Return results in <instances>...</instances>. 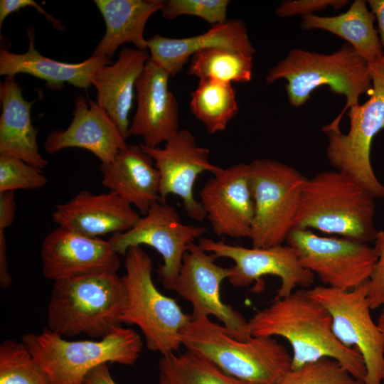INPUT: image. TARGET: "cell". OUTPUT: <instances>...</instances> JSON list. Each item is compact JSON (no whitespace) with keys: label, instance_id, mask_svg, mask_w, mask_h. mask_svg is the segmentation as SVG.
<instances>
[{"label":"cell","instance_id":"obj_15","mask_svg":"<svg viewBox=\"0 0 384 384\" xmlns=\"http://www.w3.org/2000/svg\"><path fill=\"white\" fill-rule=\"evenodd\" d=\"M139 144L159 171L160 201L166 202L169 195L177 196L190 218L203 220L206 215L200 202L195 198L194 183L201 174H214L220 168L210 161L209 149L198 146L188 129H179L162 148Z\"/></svg>","mask_w":384,"mask_h":384},{"label":"cell","instance_id":"obj_12","mask_svg":"<svg viewBox=\"0 0 384 384\" xmlns=\"http://www.w3.org/2000/svg\"><path fill=\"white\" fill-rule=\"evenodd\" d=\"M206 231L203 226L183 223L174 206L158 201L132 228L112 235L108 241L119 255L124 256L130 247L142 245L156 250L163 260L158 270L160 280L171 290L188 245Z\"/></svg>","mask_w":384,"mask_h":384},{"label":"cell","instance_id":"obj_37","mask_svg":"<svg viewBox=\"0 0 384 384\" xmlns=\"http://www.w3.org/2000/svg\"><path fill=\"white\" fill-rule=\"evenodd\" d=\"M26 7H33L40 14L43 15L53 27L58 30H64V26L58 19L47 13L38 3L33 0H1L0 1V27L6 18L13 12L18 11Z\"/></svg>","mask_w":384,"mask_h":384},{"label":"cell","instance_id":"obj_35","mask_svg":"<svg viewBox=\"0 0 384 384\" xmlns=\"http://www.w3.org/2000/svg\"><path fill=\"white\" fill-rule=\"evenodd\" d=\"M374 242L378 259L368 280V300L370 309L384 306V229L378 230Z\"/></svg>","mask_w":384,"mask_h":384},{"label":"cell","instance_id":"obj_14","mask_svg":"<svg viewBox=\"0 0 384 384\" xmlns=\"http://www.w3.org/2000/svg\"><path fill=\"white\" fill-rule=\"evenodd\" d=\"M198 244L216 259L225 257L234 262L228 279L235 287H247L266 275L279 277L281 284L274 300L288 297L297 287H309L314 282V274L301 265L287 244L245 247L205 238H200Z\"/></svg>","mask_w":384,"mask_h":384},{"label":"cell","instance_id":"obj_25","mask_svg":"<svg viewBox=\"0 0 384 384\" xmlns=\"http://www.w3.org/2000/svg\"><path fill=\"white\" fill-rule=\"evenodd\" d=\"M102 183L145 214L160 201L159 174L139 144L128 145L111 162L101 164Z\"/></svg>","mask_w":384,"mask_h":384},{"label":"cell","instance_id":"obj_24","mask_svg":"<svg viewBox=\"0 0 384 384\" xmlns=\"http://www.w3.org/2000/svg\"><path fill=\"white\" fill-rule=\"evenodd\" d=\"M23 90L15 76H6L0 83V155L18 158L42 171L48 162L40 153L38 129L31 118L38 99L27 101Z\"/></svg>","mask_w":384,"mask_h":384},{"label":"cell","instance_id":"obj_21","mask_svg":"<svg viewBox=\"0 0 384 384\" xmlns=\"http://www.w3.org/2000/svg\"><path fill=\"white\" fill-rule=\"evenodd\" d=\"M147 47L149 59L171 77L181 71L189 59L203 50L222 48L252 55L255 53L246 26L240 19L212 26L203 33L191 37L172 38L156 34L147 39Z\"/></svg>","mask_w":384,"mask_h":384},{"label":"cell","instance_id":"obj_32","mask_svg":"<svg viewBox=\"0 0 384 384\" xmlns=\"http://www.w3.org/2000/svg\"><path fill=\"white\" fill-rule=\"evenodd\" d=\"M277 384H364L338 361L323 358L290 369Z\"/></svg>","mask_w":384,"mask_h":384},{"label":"cell","instance_id":"obj_16","mask_svg":"<svg viewBox=\"0 0 384 384\" xmlns=\"http://www.w3.org/2000/svg\"><path fill=\"white\" fill-rule=\"evenodd\" d=\"M199 192L200 203L213 231L220 236L250 238L255 206L249 164L220 168Z\"/></svg>","mask_w":384,"mask_h":384},{"label":"cell","instance_id":"obj_26","mask_svg":"<svg viewBox=\"0 0 384 384\" xmlns=\"http://www.w3.org/2000/svg\"><path fill=\"white\" fill-rule=\"evenodd\" d=\"M165 0H95L105 23V33L93 54L111 60L127 43L148 50L144 31L149 18L161 11Z\"/></svg>","mask_w":384,"mask_h":384},{"label":"cell","instance_id":"obj_28","mask_svg":"<svg viewBox=\"0 0 384 384\" xmlns=\"http://www.w3.org/2000/svg\"><path fill=\"white\" fill-rule=\"evenodd\" d=\"M190 109L209 134L224 131L239 110L235 90L230 82L200 80L191 94Z\"/></svg>","mask_w":384,"mask_h":384},{"label":"cell","instance_id":"obj_11","mask_svg":"<svg viewBox=\"0 0 384 384\" xmlns=\"http://www.w3.org/2000/svg\"><path fill=\"white\" fill-rule=\"evenodd\" d=\"M368 288V281L350 291L325 285L307 290L330 313L336 338L361 355L366 369L364 384H383L384 334L372 319Z\"/></svg>","mask_w":384,"mask_h":384},{"label":"cell","instance_id":"obj_8","mask_svg":"<svg viewBox=\"0 0 384 384\" xmlns=\"http://www.w3.org/2000/svg\"><path fill=\"white\" fill-rule=\"evenodd\" d=\"M373 91L363 105L348 111L350 128L347 134L339 127L322 128L328 138L326 157L336 170L349 174L375 198H384V185L377 178L370 161L373 138L384 129V56L369 64Z\"/></svg>","mask_w":384,"mask_h":384},{"label":"cell","instance_id":"obj_19","mask_svg":"<svg viewBox=\"0 0 384 384\" xmlns=\"http://www.w3.org/2000/svg\"><path fill=\"white\" fill-rule=\"evenodd\" d=\"M116 124L97 101L77 96L69 126L52 131L47 137L44 149L54 154L66 148L84 149L105 164L111 162L128 146Z\"/></svg>","mask_w":384,"mask_h":384},{"label":"cell","instance_id":"obj_22","mask_svg":"<svg viewBox=\"0 0 384 384\" xmlns=\"http://www.w3.org/2000/svg\"><path fill=\"white\" fill-rule=\"evenodd\" d=\"M149 58L148 50L124 46L117 60L101 68L92 78L97 102L107 112L126 139L137 82Z\"/></svg>","mask_w":384,"mask_h":384},{"label":"cell","instance_id":"obj_9","mask_svg":"<svg viewBox=\"0 0 384 384\" xmlns=\"http://www.w3.org/2000/svg\"><path fill=\"white\" fill-rule=\"evenodd\" d=\"M249 166L255 206L252 247L282 245L294 228L307 178L292 166L270 159H255Z\"/></svg>","mask_w":384,"mask_h":384},{"label":"cell","instance_id":"obj_36","mask_svg":"<svg viewBox=\"0 0 384 384\" xmlns=\"http://www.w3.org/2000/svg\"><path fill=\"white\" fill-rule=\"evenodd\" d=\"M348 3L346 0H297L284 1L275 11L279 17H290L312 14L313 12L325 9L331 6L334 9H339Z\"/></svg>","mask_w":384,"mask_h":384},{"label":"cell","instance_id":"obj_34","mask_svg":"<svg viewBox=\"0 0 384 384\" xmlns=\"http://www.w3.org/2000/svg\"><path fill=\"white\" fill-rule=\"evenodd\" d=\"M228 0H167L161 9L166 19L186 15L203 18L211 26L226 22Z\"/></svg>","mask_w":384,"mask_h":384},{"label":"cell","instance_id":"obj_41","mask_svg":"<svg viewBox=\"0 0 384 384\" xmlns=\"http://www.w3.org/2000/svg\"><path fill=\"white\" fill-rule=\"evenodd\" d=\"M372 13L377 19L380 41L384 53V0L367 1Z\"/></svg>","mask_w":384,"mask_h":384},{"label":"cell","instance_id":"obj_38","mask_svg":"<svg viewBox=\"0 0 384 384\" xmlns=\"http://www.w3.org/2000/svg\"><path fill=\"white\" fill-rule=\"evenodd\" d=\"M16 210L14 191L0 192V230L10 227L14 221Z\"/></svg>","mask_w":384,"mask_h":384},{"label":"cell","instance_id":"obj_39","mask_svg":"<svg viewBox=\"0 0 384 384\" xmlns=\"http://www.w3.org/2000/svg\"><path fill=\"white\" fill-rule=\"evenodd\" d=\"M84 384H117L109 370L107 363H102L92 369L86 375ZM158 384H168L160 375Z\"/></svg>","mask_w":384,"mask_h":384},{"label":"cell","instance_id":"obj_42","mask_svg":"<svg viewBox=\"0 0 384 384\" xmlns=\"http://www.w3.org/2000/svg\"><path fill=\"white\" fill-rule=\"evenodd\" d=\"M377 324L380 330L384 334V308L379 316ZM383 384H384V382Z\"/></svg>","mask_w":384,"mask_h":384},{"label":"cell","instance_id":"obj_10","mask_svg":"<svg viewBox=\"0 0 384 384\" xmlns=\"http://www.w3.org/2000/svg\"><path fill=\"white\" fill-rule=\"evenodd\" d=\"M286 242L301 265L317 275L325 286L350 291L369 280L378 255L374 247L339 236H320L294 228Z\"/></svg>","mask_w":384,"mask_h":384},{"label":"cell","instance_id":"obj_1","mask_svg":"<svg viewBox=\"0 0 384 384\" xmlns=\"http://www.w3.org/2000/svg\"><path fill=\"white\" fill-rule=\"evenodd\" d=\"M252 336H281L292 348V369L323 358L338 361L353 377L364 382V361L356 348H348L335 336L329 311L306 289L273 300L248 321Z\"/></svg>","mask_w":384,"mask_h":384},{"label":"cell","instance_id":"obj_5","mask_svg":"<svg viewBox=\"0 0 384 384\" xmlns=\"http://www.w3.org/2000/svg\"><path fill=\"white\" fill-rule=\"evenodd\" d=\"M179 340L186 350L247 384H277L292 368V355L274 338L259 336L238 340L209 317H191L181 331Z\"/></svg>","mask_w":384,"mask_h":384},{"label":"cell","instance_id":"obj_29","mask_svg":"<svg viewBox=\"0 0 384 384\" xmlns=\"http://www.w3.org/2000/svg\"><path fill=\"white\" fill-rule=\"evenodd\" d=\"M252 54L211 48L198 51L192 56L188 73L200 80L247 83L252 79Z\"/></svg>","mask_w":384,"mask_h":384},{"label":"cell","instance_id":"obj_4","mask_svg":"<svg viewBox=\"0 0 384 384\" xmlns=\"http://www.w3.org/2000/svg\"><path fill=\"white\" fill-rule=\"evenodd\" d=\"M285 79L289 104L302 106L311 92L321 85L331 92L344 95L346 103L338 117L328 125L339 127L345 112L359 105L360 96L370 95L373 82L368 61L348 43L331 54L309 52L294 48L268 72L266 84Z\"/></svg>","mask_w":384,"mask_h":384},{"label":"cell","instance_id":"obj_7","mask_svg":"<svg viewBox=\"0 0 384 384\" xmlns=\"http://www.w3.org/2000/svg\"><path fill=\"white\" fill-rule=\"evenodd\" d=\"M122 277L127 303L122 321L141 330L146 348L161 356L175 353L181 346V331L191 319L175 299L162 294L152 278L153 263L141 246L130 247Z\"/></svg>","mask_w":384,"mask_h":384},{"label":"cell","instance_id":"obj_13","mask_svg":"<svg viewBox=\"0 0 384 384\" xmlns=\"http://www.w3.org/2000/svg\"><path fill=\"white\" fill-rule=\"evenodd\" d=\"M215 260L198 244H190L171 290L191 304L192 318L213 316L232 336L247 340L252 336L247 321L221 299V284L228 278L230 267L217 265Z\"/></svg>","mask_w":384,"mask_h":384},{"label":"cell","instance_id":"obj_23","mask_svg":"<svg viewBox=\"0 0 384 384\" xmlns=\"http://www.w3.org/2000/svg\"><path fill=\"white\" fill-rule=\"evenodd\" d=\"M27 34L29 46L26 52L16 53L1 48L0 50V75L15 76L25 73L43 80L50 89L60 90L68 83L87 90L92 85L95 73L103 66L111 64L106 58L92 55L78 63L58 61L41 55L35 48V36L31 28Z\"/></svg>","mask_w":384,"mask_h":384},{"label":"cell","instance_id":"obj_40","mask_svg":"<svg viewBox=\"0 0 384 384\" xmlns=\"http://www.w3.org/2000/svg\"><path fill=\"white\" fill-rule=\"evenodd\" d=\"M12 284V278L9 271L6 255V240L4 230H0V286L6 289Z\"/></svg>","mask_w":384,"mask_h":384},{"label":"cell","instance_id":"obj_6","mask_svg":"<svg viewBox=\"0 0 384 384\" xmlns=\"http://www.w3.org/2000/svg\"><path fill=\"white\" fill-rule=\"evenodd\" d=\"M51 384H84L87 373L102 363L134 365L142 351L141 336L118 327L100 340L68 341L48 328L22 336Z\"/></svg>","mask_w":384,"mask_h":384},{"label":"cell","instance_id":"obj_17","mask_svg":"<svg viewBox=\"0 0 384 384\" xmlns=\"http://www.w3.org/2000/svg\"><path fill=\"white\" fill-rule=\"evenodd\" d=\"M42 272L54 282L105 272H117L119 255L108 240L58 226L43 239Z\"/></svg>","mask_w":384,"mask_h":384},{"label":"cell","instance_id":"obj_30","mask_svg":"<svg viewBox=\"0 0 384 384\" xmlns=\"http://www.w3.org/2000/svg\"><path fill=\"white\" fill-rule=\"evenodd\" d=\"M159 368L168 384H247L188 350L161 356Z\"/></svg>","mask_w":384,"mask_h":384},{"label":"cell","instance_id":"obj_33","mask_svg":"<svg viewBox=\"0 0 384 384\" xmlns=\"http://www.w3.org/2000/svg\"><path fill=\"white\" fill-rule=\"evenodd\" d=\"M47 183L41 170L18 158L0 155V192L38 189Z\"/></svg>","mask_w":384,"mask_h":384},{"label":"cell","instance_id":"obj_27","mask_svg":"<svg viewBox=\"0 0 384 384\" xmlns=\"http://www.w3.org/2000/svg\"><path fill=\"white\" fill-rule=\"evenodd\" d=\"M375 18L366 1L356 0L346 12L335 16H304L301 27L304 30H324L342 38L368 64H373L384 56L378 32L374 27Z\"/></svg>","mask_w":384,"mask_h":384},{"label":"cell","instance_id":"obj_20","mask_svg":"<svg viewBox=\"0 0 384 384\" xmlns=\"http://www.w3.org/2000/svg\"><path fill=\"white\" fill-rule=\"evenodd\" d=\"M142 216L116 193L81 190L68 201L55 206L53 221L59 227L91 237L121 233L132 228Z\"/></svg>","mask_w":384,"mask_h":384},{"label":"cell","instance_id":"obj_31","mask_svg":"<svg viewBox=\"0 0 384 384\" xmlns=\"http://www.w3.org/2000/svg\"><path fill=\"white\" fill-rule=\"evenodd\" d=\"M0 384H51L23 341L6 339L0 345Z\"/></svg>","mask_w":384,"mask_h":384},{"label":"cell","instance_id":"obj_2","mask_svg":"<svg viewBox=\"0 0 384 384\" xmlns=\"http://www.w3.org/2000/svg\"><path fill=\"white\" fill-rule=\"evenodd\" d=\"M127 294L117 272H105L53 282L47 328L61 336L102 338L122 326Z\"/></svg>","mask_w":384,"mask_h":384},{"label":"cell","instance_id":"obj_18","mask_svg":"<svg viewBox=\"0 0 384 384\" xmlns=\"http://www.w3.org/2000/svg\"><path fill=\"white\" fill-rule=\"evenodd\" d=\"M170 77L149 59L137 82V110L127 137H140L147 147L159 146L180 129L178 102L169 88Z\"/></svg>","mask_w":384,"mask_h":384},{"label":"cell","instance_id":"obj_3","mask_svg":"<svg viewBox=\"0 0 384 384\" xmlns=\"http://www.w3.org/2000/svg\"><path fill=\"white\" fill-rule=\"evenodd\" d=\"M374 196L343 171H324L306 178L294 228L367 243L374 240Z\"/></svg>","mask_w":384,"mask_h":384}]
</instances>
